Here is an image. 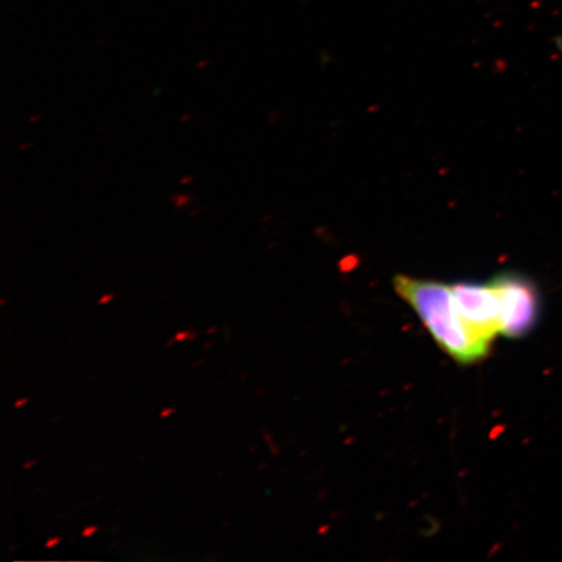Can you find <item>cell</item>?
<instances>
[{
	"instance_id": "9c48e42d",
	"label": "cell",
	"mask_w": 562,
	"mask_h": 562,
	"mask_svg": "<svg viewBox=\"0 0 562 562\" xmlns=\"http://www.w3.org/2000/svg\"><path fill=\"white\" fill-rule=\"evenodd\" d=\"M30 402H31V400L27 397H20L16 400L15 405H13V406L18 407V409H19V407H23Z\"/></svg>"
},
{
	"instance_id": "8fae6325",
	"label": "cell",
	"mask_w": 562,
	"mask_h": 562,
	"mask_svg": "<svg viewBox=\"0 0 562 562\" xmlns=\"http://www.w3.org/2000/svg\"><path fill=\"white\" fill-rule=\"evenodd\" d=\"M217 331V327H211V328H207L206 329V334L207 335H213Z\"/></svg>"
},
{
	"instance_id": "30bf717a",
	"label": "cell",
	"mask_w": 562,
	"mask_h": 562,
	"mask_svg": "<svg viewBox=\"0 0 562 562\" xmlns=\"http://www.w3.org/2000/svg\"><path fill=\"white\" fill-rule=\"evenodd\" d=\"M35 463H37V461H35V460L26 461V462L24 463V465H23V469H25V470H27V469H32V468L35 465Z\"/></svg>"
},
{
	"instance_id": "5b68a950",
	"label": "cell",
	"mask_w": 562,
	"mask_h": 562,
	"mask_svg": "<svg viewBox=\"0 0 562 562\" xmlns=\"http://www.w3.org/2000/svg\"><path fill=\"white\" fill-rule=\"evenodd\" d=\"M98 530H100V527L95 525L87 526L86 529H83L81 536L83 538H90L93 537Z\"/></svg>"
},
{
	"instance_id": "6da1fadb",
	"label": "cell",
	"mask_w": 562,
	"mask_h": 562,
	"mask_svg": "<svg viewBox=\"0 0 562 562\" xmlns=\"http://www.w3.org/2000/svg\"><path fill=\"white\" fill-rule=\"evenodd\" d=\"M393 286L419 316L438 346L461 364H473L487 357L490 344L469 328L457 307L452 285L435 280L397 276Z\"/></svg>"
},
{
	"instance_id": "8992f818",
	"label": "cell",
	"mask_w": 562,
	"mask_h": 562,
	"mask_svg": "<svg viewBox=\"0 0 562 562\" xmlns=\"http://www.w3.org/2000/svg\"><path fill=\"white\" fill-rule=\"evenodd\" d=\"M114 299H115L114 294H111V293H109V294H104V296H102V297L100 299V301H98V305H101V306H102V305H108V304H110V302H111L112 300H114Z\"/></svg>"
},
{
	"instance_id": "3957f363",
	"label": "cell",
	"mask_w": 562,
	"mask_h": 562,
	"mask_svg": "<svg viewBox=\"0 0 562 562\" xmlns=\"http://www.w3.org/2000/svg\"><path fill=\"white\" fill-rule=\"evenodd\" d=\"M456 304L472 331L484 342L502 335V311L495 286L461 281L452 285Z\"/></svg>"
},
{
	"instance_id": "ba28073f",
	"label": "cell",
	"mask_w": 562,
	"mask_h": 562,
	"mask_svg": "<svg viewBox=\"0 0 562 562\" xmlns=\"http://www.w3.org/2000/svg\"><path fill=\"white\" fill-rule=\"evenodd\" d=\"M173 413V407H165V409L160 412V418L171 417Z\"/></svg>"
},
{
	"instance_id": "7c38bea8",
	"label": "cell",
	"mask_w": 562,
	"mask_h": 562,
	"mask_svg": "<svg viewBox=\"0 0 562 562\" xmlns=\"http://www.w3.org/2000/svg\"><path fill=\"white\" fill-rule=\"evenodd\" d=\"M175 342H176L175 337H172V339H171V340H168V342L166 344V347H167V348H171V347L173 346V344H175Z\"/></svg>"
},
{
	"instance_id": "277c9868",
	"label": "cell",
	"mask_w": 562,
	"mask_h": 562,
	"mask_svg": "<svg viewBox=\"0 0 562 562\" xmlns=\"http://www.w3.org/2000/svg\"><path fill=\"white\" fill-rule=\"evenodd\" d=\"M199 336V334L194 331H179L175 335L176 342H182V341H193L195 337Z\"/></svg>"
},
{
	"instance_id": "4fadbf2b",
	"label": "cell",
	"mask_w": 562,
	"mask_h": 562,
	"mask_svg": "<svg viewBox=\"0 0 562 562\" xmlns=\"http://www.w3.org/2000/svg\"><path fill=\"white\" fill-rule=\"evenodd\" d=\"M203 362H205V361L201 360V361L194 362L192 369L200 368Z\"/></svg>"
},
{
	"instance_id": "7a4b0ae2",
	"label": "cell",
	"mask_w": 562,
	"mask_h": 562,
	"mask_svg": "<svg viewBox=\"0 0 562 562\" xmlns=\"http://www.w3.org/2000/svg\"><path fill=\"white\" fill-rule=\"evenodd\" d=\"M502 311V335L521 339L538 325L540 294L531 280L515 272H504L491 280Z\"/></svg>"
},
{
	"instance_id": "52a82bcc",
	"label": "cell",
	"mask_w": 562,
	"mask_h": 562,
	"mask_svg": "<svg viewBox=\"0 0 562 562\" xmlns=\"http://www.w3.org/2000/svg\"><path fill=\"white\" fill-rule=\"evenodd\" d=\"M60 542H61V538L60 537H54V538H50V539L47 540L45 547L48 548V550H50V548H54L55 546H58Z\"/></svg>"
},
{
	"instance_id": "5bb4252c",
	"label": "cell",
	"mask_w": 562,
	"mask_h": 562,
	"mask_svg": "<svg viewBox=\"0 0 562 562\" xmlns=\"http://www.w3.org/2000/svg\"><path fill=\"white\" fill-rule=\"evenodd\" d=\"M211 347H213V342H206L205 349H210Z\"/></svg>"
}]
</instances>
